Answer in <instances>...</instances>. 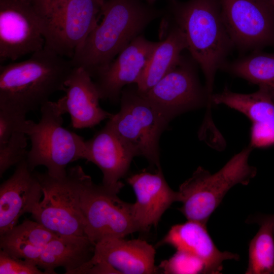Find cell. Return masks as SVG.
Masks as SVG:
<instances>
[{"label":"cell","mask_w":274,"mask_h":274,"mask_svg":"<svg viewBox=\"0 0 274 274\" xmlns=\"http://www.w3.org/2000/svg\"><path fill=\"white\" fill-rule=\"evenodd\" d=\"M274 145V131L258 123H252L250 146L266 147Z\"/></svg>","instance_id":"30"},{"label":"cell","mask_w":274,"mask_h":274,"mask_svg":"<svg viewBox=\"0 0 274 274\" xmlns=\"http://www.w3.org/2000/svg\"><path fill=\"white\" fill-rule=\"evenodd\" d=\"M158 244L168 245L176 250L196 256L204 262L209 273H220L224 261L238 260L239 258L236 254L219 250L210 236L207 225L195 221L187 220L173 226Z\"/></svg>","instance_id":"19"},{"label":"cell","mask_w":274,"mask_h":274,"mask_svg":"<svg viewBox=\"0 0 274 274\" xmlns=\"http://www.w3.org/2000/svg\"><path fill=\"white\" fill-rule=\"evenodd\" d=\"M155 256L154 248L146 241L110 237L95 244L93 256L83 265H92L93 273H156Z\"/></svg>","instance_id":"13"},{"label":"cell","mask_w":274,"mask_h":274,"mask_svg":"<svg viewBox=\"0 0 274 274\" xmlns=\"http://www.w3.org/2000/svg\"><path fill=\"white\" fill-rule=\"evenodd\" d=\"M221 69L258 85L274 96V53L253 51L248 55L226 62Z\"/></svg>","instance_id":"24"},{"label":"cell","mask_w":274,"mask_h":274,"mask_svg":"<svg viewBox=\"0 0 274 274\" xmlns=\"http://www.w3.org/2000/svg\"><path fill=\"white\" fill-rule=\"evenodd\" d=\"M164 38L159 41L137 83L138 90L144 93L153 87L180 61L187 44L183 31L172 23Z\"/></svg>","instance_id":"21"},{"label":"cell","mask_w":274,"mask_h":274,"mask_svg":"<svg viewBox=\"0 0 274 274\" xmlns=\"http://www.w3.org/2000/svg\"><path fill=\"white\" fill-rule=\"evenodd\" d=\"M146 2L148 3V4H150L151 5H153V4L156 1V0H144Z\"/></svg>","instance_id":"34"},{"label":"cell","mask_w":274,"mask_h":274,"mask_svg":"<svg viewBox=\"0 0 274 274\" xmlns=\"http://www.w3.org/2000/svg\"><path fill=\"white\" fill-rule=\"evenodd\" d=\"M252 147L249 145L232 157L217 172L212 174L199 166L178 191L179 211L187 220L207 225L225 195L237 184L248 185L256 175V168L249 163Z\"/></svg>","instance_id":"5"},{"label":"cell","mask_w":274,"mask_h":274,"mask_svg":"<svg viewBox=\"0 0 274 274\" xmlns=\"http://www.w3.org/2000/svg\"><path fill=\"white\" fill-rule=\"evenodd\" d=\"M120 191L95 184L85 174L80 194V208L86 236L94 245L110 237H124L139 231L133 218L132 203L120 199Z\"/></svg>","instance_id":"8"},{"label":"cell","mask_w":274,"mask_h":274,"mask_svg":"<svg viewBox=\"0 0 274 274\" xmlns=\"http://www.w3.org/2000/svg\"><path fill=\"white\" fill-rule=\"evenodd\" d=\"M260 227L250 243L246 274H274V234L269 215L257 219Z\"/></svg>","instance_id":"25"},{"label":"cell","mask_w":274,"mask_h":274,"mask_svg":"<svg viewBox=\"0 0 274 274\" xmlns=\"http://www.w3.org/2000/svg\"><path fill=\"white\" fill-rule=\"evenodd\" d=\"M127 182L134 192L136 200L132 212L139 231H146L156 226L164 213L175 202H179L178 191L171 189L161 168L152 174L142 172L132 175Z\"/></svg>","instance_id":"16"},{"label":"cell","mask_w":274,"mask_h":274,"mask_svg":"<svg viewBox=\"0 0 274 274\" xmlns=\"http://www.w3.org/2000/svg\"><path fill=\"white\" fill-rule=\"evenodd\" d=\"M159 269L165 274L209 273L201 260L191 253L178 250L169 259L161 261Z\"/></svg>","instance_id":"26"},{"label":"cell","mask_w":274,"mask_h":274,"mask_svg":"<svg viewBox=\"0 0 274 274\" xmlns=\"http://www.w3.org/2000/svg\"><path fill=\"white\" fill-rule=\"evenodd\" d=\"M94 244L86 236L58 235L43 249L36 264L45 273H56L62 267L65 273L73 272L93 256Z\"/></svg>","instance_id":"20"},{"label":"cell","mask_w":274,"mask_h":274,"mask_svg":"<svg viewBox=\"0 0 274 274\" xmlns=\"http://www.w3.org/2000/svg\"><path fill=\"white\" fill-rule=\"evenodd\" d=\"M274 14V0H264Z\"/></svg>","instance_id":"31"},{"label":"cell","mask_w":274,"mask_h":274,"mask_svg":"<svg viewBox=\"0 0 274 274\" xmlns=\"http://www.w3.org/2000/svg\"><path fill=\"white\" fill-rule=\"evenodd\" d=\"M135 156L108 122L91 139L86 141L84 159L101 170L104 185L119 191L124 186L120 179L127 173Z\"/></svg>","instance_id":"18"},{"label":"cell","mask_w":274,"mask_h":274,"mask_svg":"<svg viewBox=\"0 0 274 274\" xmlns=\"http://www.w3.org/2000/svg\"><path fill=\"white\" fill-rule=\"evenodd\" d=\"M62 91L65 94L56 102L57 107L62 115H70L71 125L75 129L93 127L113 115L100 107L97 86L82 67H74Z\"/></svg>","instance_id":"15"},{"label":"cell","mask_w":274,"mask_h":274,"mask_svg":"<svg viewBox=\"0 0 274 274\" xmlns=\"http://www.w3.org/2000/svg\"><path fill=\"white\" fill-rule=\"evenodd\" d=\"M27 135L20 130L14 132L8 141L0 145V177L11 166L26 159Z\"/></svg>","instance_id":"27"},{"label":"cell","mask_w":274,"mask_h":274,"mask_svg":"<svg viewBox=\"0 0 274 274\" xmlns=\"http://www.w3.org/2000/svg\"><path fill=\"white\" fill-rule=\"evenodd\" d=\"M212 104L224 105L246 116L252 123H260L274 131V96L259 88L253 93H238L225 88L213 93Z\"/></svg>","instance_id":"23"},{"label":"cell","mask_w":274,"mask_h":274,"mask_svg":"<svg viewBox=\"0 0 274 274\" xmlns=\"http://www.w3.org/2000/svg\"><path fill=\"white\" fill-rule=\"evenodd\" d=\"M57 236L36 221L25 219L0 236L1 250L36 264L45 246Z\"/></svg>","instance_id":"22"},{"label":"cell","mask_w":274,"mask_h":274,"mask_svg":"<svg viewBox=\"0 0 274 274\" xmlns=\"http://www.w3.org/2000/svg\"><path fill=\"white\" fill-rule=\"evenodd\" d=\"M223 21L240 51L274 46V14L264 0H218Z\"/></svg>","instance_id":"12"},{"label":"cell","mask_w":274,"mask_h":274,"mask_svg":"<svg viewBox=\"0 0 274 274\" xmlns=\"http://www.w3.org/2000/svg\"><path fill=\"white\" fill-rule=\"evenodd\" d=\"M85 174L80 165L70 168L62 178L35 172L43 199L31 213L33 219L58 235L86 236L80 203Z\"/></svg>","instance_id":"7"},{"label":"cell","mask_w":274,"mask_h":274,"mask_svg":"<svg viewBox=\"0 0 274 274\" xmlns=\"http://www.w3.org/2000/svg\"><path fill=\"white\" fill-rule=\"evenodd\" d=\"M163 14L144 0H105L100 21L70 59L74 67L85 69L93 78Z\"/></svg>","instance_id":"1"},{"label":"cell","mask_w":274,"mask_h":274,"mask_svg":"<svg viewBox=\"0 0 274 274\" xmlns=\"http://www.w3.org/2000/svg\"><path fill=\"white\" fill-rule=\"evenodd\" d=\"M269 217L272 223L273 232V234H274V215H269Z\"/></svg>","instance_id":"33"},{"label":"cell","mask_w":274,"mask_h":274,"mask_svg":"<svg viewBox=\"0 0 274 274\" xmlns=\"http://www.w3.org/2000/svg\"><path fill=\"white\" fill-rule=\"evenodd\" d=\"M44 0H0V61H14L45 46Z\"/></svg>","instance_id":"10"},{"label":"cell","mask_w":274,"mask_h":274,"mask_svg":"<svg viewBox=\"0 0 274 274\" xmlns=\"http://www.w3.org/2000/svg\"><path fill=\"white\" fill-rule=\"evenodd\" d=\"M0 273L43 274L45 273L32 262L13 257L1 250Z\"/></svg>","instance_id":"28"},{"label":"cell","mask_w":274,"mask_h":274,"mask_svg":"<svg viewBox=\"0 0 274 274\" xmlns=\"http://www.w3.org/2000/svg\"><path fill=\"white\" fill-rule=\"evenodd\" d=\"M74 68L71 59L44 47L26 60L0 66V107L25 115L49 101Z\"/></svg>","instance_id":"3"},{"label":"cell","mask_w":274,"mask_h":274,"mask_svg":"<svg viewBox=\"0 0 274 274\" xmlns=\"http://www.w3.org/2000/svg\"><path fill=\"white\" fill-rule=\"evenodd\" d=\"M64 0H45V3L46 5H51Z\"/></svg>","instance_id":"32"},{"label":"cell","mask_w":274,"mask_h":274,"mask_svg":"<svg viewBox=\"0 0 274 274\" xmlns=\"http://www.w3.org/2000/svg\"><path fill=\"white\" fill-rule=\"evenodd\" d=\"M158 43L140 35L98 72L93 78L101 99L117 102L126 86L136 84Z\"/></svg>","instance_id":"14"},{"label":"cell","mask_w":274,"mask_h":274,"mask_svg":"<svg viewBox=\"0 0 274 274\" xmlns=\"http://www.w3.org/2000/svg\"><path fill=\"white\" fill-rule=\"evenodd\" d=\"M131 85L123 89L120 110L107 122L135 156L161 168L159 141L169 121Z\"/></svg>","instance_id":"6"},{"label":"cell","mask_w":274,"mask_h":274,"mask_svg":"<svg viewBox=\"0 0 274 274\" xmlns=\"http://www.w3.org/2000/svg\"><path fill=\"white\" fill-rule=\"evenodd\" d=\"M40 110L41 118L38 123L26 120L19 128L31 142L26 161L31 171L43 165L50 176L62 178L67 174L68 164L84 159L86 141L63 127V115L56 102L49 100Z\"/></svg>","instance_id":"4"},{"label":"cell","mask_w":274,"mask_h":274,"mask_svg":"<svg viewBox=\"0 0 274 274\" xmlns=\"http://www.w3.org/2000/svg\"><path fill=\"white\" fill-rule=\"evenodd\" d=\"M197 65L190 54H182L173 69L148 90L140 93L169 121L180 114L202 107L207 104L208 94L200 83Z\"/></svg>","instance_id":"11"},{"label":"cell","mask_w":274,"mask_h":274,"mask_svg":"<svg viewBox=\"0 0 274 274\" xmlns=\"http://www.w3.org/2000/svg\"><path fill=\"white\" fill-rule=\"evenodd\" d=\"M100 0H64L46 6L45 47L71 59L100 18Z\"/></svg>","instance_id":"9"},{"label":"cell","mask_w":274,"mask_h":274,"mask_svg":"<svg viewBox=\"0 0 274 274\" xmlns=\"http://www.w3.org/2000/svg\"><path fill=\"white\" fill-rule=\"evenodd\" d=\"M26 120L25 115L0 107V145L7 142L14 132L19 130Z\"/></svg>","instance_id":"29"},{"label":"cell","mask_w":274,"mask_h":274,"mask_svg":"<svg viewBox=\"0 0 274 274\" xmlns=\"http://www.w3.org/2000/svg\"><path fill=\"white\" fill-rule=\"evenodd\" d=\"M42 195L40 183L25 159L0 186V236L16 226L24 214H31Z\"/></svg>","instance_id":"17"},{"label":"cell","mask_w":274,"mask_h":274,"mask_svg":"<svg viewBox=\"0 0 274 274\" xmlns=\"http://www.w3.org/2000/svg\"><path fill=\"white\" fill-rule=\"evenodd\" d=\"M170 18L183 31L190 55L201 69L208 94L207 109L216 73L227 62L233 44L225 25L218 0H168Z\"/></svg>","instance_id":"2"},{"label":"cell","mask_w":274,"mask_h":274,"mask_svg":"<svg viewBox=\"0 0 274 274\" xmlns=\"http://www.w3.org/2000/svg\"><path fill=\"white\" fill-rule=\"evenodd\" d=\"M100 2H101L102 4L104 3V1H105V0H100Z\"/></svg>","instance_id":"35"}]
</instances>
